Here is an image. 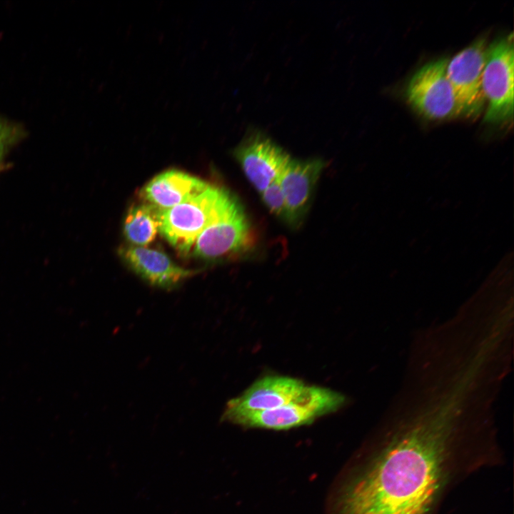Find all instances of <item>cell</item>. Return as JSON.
Returning <instances> with one entry per match:
<instances>
[{
    "mask_svg": "<svg viewBox=\"0 0 514 514\" xmlns=\"http://www.w3.org/2000/svg\"><path fill=\"white\" fill-rule=\"evenodd\" d=\"M24 131L21 126L0 116V166L7 149L22 138Z\"/></svg>",
    "mask_w": 514,
    "mask_h": 514,
    "instance_id": "9a60e30c",
    "label": "cell"
},
{
    "mask_svg": "<svg viewBox=\"0 0 514 514\" xmlns=\"http://www.w3.org/2000/svg\"><path fill=\"white\" fill-rule=\"evenodd\" d=\"M235 202L225 190L208 185L186 201L168 209H156L159 233L178 251L188 253L198 235Z\"/></svg>",
    "mask_w": 514,
    "mask_h": 514,
    "instance_id": "7a4b0ae2",
    "label": "cell"
},
{
    "mask_svg": "<svg viewBox=\"0 0 514 514\" xmlns=\"http://www.w3.org/2000/svg\"><path fill=\"white\" fill-rule=\"evenodd\" d=\"M486 49V40L480 38L455 55L446 67L461 114L467 117H477L483 110V72Z\"/></svg>",
    "mask_w": 514,
    "mask_h": 514,
    "instance_id": "8992f818",
    "label": "cell"
},
{
    "mask_svg": "<svg viewBox=\"0 0 514 514\" xmlns=\"http://www.w3.org/2000/svg\"><path fill=\"white\" fill-rule=\"evenodd\" d=\"M345 402V396L337 391L310 386L301 398L286 405L271 410L230 415L222 419L247 428L288 430L309 424L319 417L335 412Z\"/></svg>",
    "mask_w": 514,
    "mask_h": 514,
    "instance_id": "3957f363",
    "label": "cell"
},
{
    "mask_svg": "<svg viewBox=\"0 0 514 514\" xmlns=\"http://www.w3.org/2000/svg\"><path fill=\"white\" fill-rule=\"evenodd\" d=\"M233 155L260 193L278 179L291 158L283 148L258 131L246 136L235 148Z\"/></svg>",
    "mask_w": 514,
    "mask_h": 514,
    "instance_id": "ba28073f",
    "label": "cell"
},
{
    "mask_svg": "<svg viewBox=\"0 0 514 514\" xmlns=\"http://www.w3.org/2000/svg\"><path fill=\"white\" fill-rule=\"evenodd\" d=\"M448 411L398 421L376 438L345 485L338 514H438L447 495L501 461L491 435Z\"/></svg>",
    "mask_w": 514,
    "mask_h": 514,
    "instance_id": "6da1fadb",
    "label": "cell"
},
{
    "mask_svg": "<svg viewBox=\"0 0 514 514\" xmlns=\"http://www.w3.org/2000/svg\"><path fill=\"white\" fill-rule=\"evenodd\" d=\"M448 61L441 58L425 64L407 84L405 94L408 102L428 119L443 120L462 115L446 75Z\"/></svg>",
    "mask_w": 514,
    "mask_h": 514,
    "instance_id": "5b68a950",
    "label": "cell"
},
{
    "mask_svg": "<svg viewBox=\"0 0 514 514\" xmlns=\"http://www.w3.org/2000/svg\"><path fill=\"white\" fill-rule=\"evenodd\" d=\"M251 240L248 222L235 201L203 229L191 249L195 257L214 260L245 248Z\"/></svg>",
    "mask_w": 514,
    "mask_h": 514,
    "instance_id": "52a82bcc",
    "label": "cell"
},
{
    "mask_svg": "<svg viewBox=\"0 0 514 514\" xmlns=\"http://www.w3.org/2000/svg\"><path fill=\"white\" fill-rule=\"evenodd\" d=\"M121 259L138 276L153 286L172 289L196 272L176 264L163 252L146 246H123Z\"/></svg>",
    "mask_w": 514,
    "mask_h": 514,
    "instance_id": "30bf717a",
    "label": "cell"
},
{
    "mask_svg": "<svg viewBox=\"0 0 514 514\" xmlns=\"http://www.w3.org/2000/svg\"><path fill=\"white\" fill-rule=\"evenodd\" d=\"M310 386L288 376H271L254 382L240 395L230 400L222 417L275 409L301 398Z\"/></svg>",
    "mask_w": 514,
    "mask_h": 514,
    "instance_id": "9c48e42d",
    "label": "cell"
},
{
    "mask_svg": "<svg viewBox=\"0 0 514 514\" xmlns=\"http://www.w3.org/2000/svg\"><path fill=\"white\" fill-rule=\"evenodd\" d=\"M324 166L320 159L300 161L291 158L287 163L278 181L286 201L288 221L297 222L302 216Z\"/></svg>",
    "mask_w": 514,
    "mask_h": 514,
    "instance_id": "8fae6325",
    "label": "cell"
},
{
    "mask_svg": "<svg viewBox=\"0 0 514 514\" xmlns=\"http://www.w3.org/2000/svg\"><path fill=\"white\" fill-rule=\"evenodd\" d=\"M209 184L178 170L162 172L141 190L144 203L158 210L174 207L205 190Z\"/></svg>",
    "mask_w": 514,
    "mask_h": 514,
    "instance_id": "7c38bea8",
    "label": "cell"
},
{
    "mask_svg": "<svg viewBox=\"0 0 514 514\" xmlns=\"http://www.w3.org/2000/svg\"><path fill=\"white\" fill-rule=\"evenodd\" d=\"M123 228L130 245L147 246L159 232L156 209L146 203L131 206L126 213Z\"/></svg>",
    "mask_w": 514,
    "mask_h": 514,
    "instance_id": "4fadbf2b",
    "label": "cell"
},
{
    "mask_svg": "<svg viewBox=\"0 0 514 514\" xmlns=\"http://www.w3.org/2000/svg\"><path fill=\"white\" fill-rule=\"evenodd\" d=\"M261 193L264 204L271 213L286 218V201L278 179L268 185Z\"/></svg>",
    "mask_w": 514,
    "mask_h": 514,
    "instance_id": "5bb4252c",
    "label": "cell"
},
{
    "mask_svg": "<svg viewBox=\"0 0 514 514\" xmlns=\"http://www.w3.org/2000/svg\"><path fill=\"white\" fill-rule=\"evenodd\" d=\"M513 36L495 40L487 46L483 91L488 101L484 121L500 124L513 116Z\"/></svg>",
    "mask_w": 514,
    "mask_h": 514,
    "instance_id": "277c9868",
    "label": "cell"
}]
</instances>
